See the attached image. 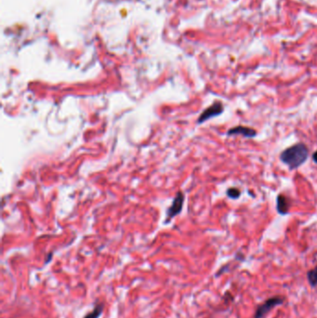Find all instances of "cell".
Listing matches in <instances>:
<instances>
[{
  "instance_id": "cell-8",
  "label": "cell",
  "mask_w": 317,
  "mask_h": 318,
  "mask_svg": "<svg viewBox=\"0 0 317 318\" xmlns=\"http://www.w3.org/2000/svg\"><path fill=\"white\" fill-rule=\"evenodd\" d=\"M307 280L312 288L317 287V265L307 272Z\"/></svg>"
},
{
  "instance_id": "cell-11",
  "label": "cell",
  "mask_w": 317,
  "mask_h": 318,
  "mask_svg": "<svg viewBox=\"0 0 317 318\" xmlns=\"http://www.w3.org/2000/svg\"><path fill=\"white\" fill-rule=\"evenodd\" d=\"M51 259H52V253H50V254H49V256H48V258H47V261H46V262H45V263H46V264H48V263H49V262L51 261Z\"/></svg>"
},
{
  "instance_id": "cell-3",
  "label": "cell",
  "mask_w": 317,
  "mask_h": 318,
  "mask_svg": "<svg viewBox=\"0 0 317 318\" xmlns=\"http://www.w3.org/2000/svg\"><path fill=\"white\" fill-rule=\"evenodd\" d=\"M223 111H224V106H223V102L217 100L201 113L200 117H198L197 122L198 124L206 122V120H208L210 118L221 116Z\"/></svg>"
},
{
  "instance_id": "cell-9",
  "label": "cell",
  "mask_w": 317,
  "mask_h": 318,
  "mask_svg": "<svg viewBox=\"0 0 317 318\" xmlns=\"http://www.w3.org/2000/svg\"><path fill=\"white\" fill-rule=\"evenodd\" d=\"M226 194L228 195V197L232 199H238L241 195V191L238 188L235 187H231L227 190Z\"/></svg>"
},
{
  "instance_id": "cell-10",
  "label": "cell",
  "mask_w": 317,
  "mask_h": 318,
  "mask_svg": "<svg viewBox=\"0 0 317 318\" xmlns=\"http://www.w3.org/2000/svg\"><path fill=\"white\" fill-rule=\"evenodd\" d=\"M312 160L314 163H316L317 164V151H315L314 153H313V155H312Z\"/></svg>"
},
{
  "instance_id": "cell-1",
  "label": "cell",
  "mask_w": 317,
  "mask_h": 318,
  "mask_svg": "<svg viewBox=\"0 0 317 318\" xmlns=\"http://www.w3.org/2000/svg\"><path fill=\"white\" fill-rule=\"evenodd\" d=\"M308 156V147L304 144L299 143L285 149L280 155V160L289 166L290 169H296L307 161Z\"/></svg>"
},
{
  "instance_id": "cell-5",
  "label": "cell",
  "mask_w": 317,
  "mask_h": 318,
  "mask_svg": "<svg viewBox=\"0 0 317 318\" xmlns=\"http://www.w3.org/2000/svg\"><path fill=\"white\" fill-rule=\"evenodd\" d=\"M227 135H242L245 138H254L257 135V131L254 128H249L245 126H237L234 128H230L227 131Z\"/></svg>"
},
{
  "instance_id": "cell-6",
  "label": "cell",
  "mask_w": 317,
  "mask_h": 318,
  "mask_svg": "<svg viewBox=\"0 0 317 318\" xmlns=\"http://www.w3.org/2000/svg\"><path fill=\"white\" fill-rule=\"evenodd\" d=\"M290 202L284 195H277L276 198V210L281 215H286L290 211Z\"/></svg>"
},
{
  "instance_id": "cell-7",
  "label": "cell",
  "mask_w": 317,
  "mask_h": 318,
  "mask_svg": "<svg viewBox=\"0 0 317 318\" xmlns=\"http://www.w3.org/2000/svg\"><path fill=\"white\" fill-rule=\"evenodd\" d=\"M103 304L98 303L95 305L92 311H90L89 313H87L83 318H100L103 312Z\"/></svg>"
},
{
  "instance_id": "cell-2",
  "label": "cell",
  "mask_w": 317,
  "mask_h": 318,
  "mask_svg": "<svg viewBox=\"0 0 317 318\" xmlns=\"http://www.w3.org/2000/svg\"><path fill=\"white\" fill-rule=\"evenodd\" d=\"M285 297L283 296H273L267 299L262 304L257 307L256 311L254 313V318H264L269 312L273 311L275 307L284 304Z\"/></svg>"
},
{
  "instance_id": "cell-4",
  "label": "cell",
  "mask_w": 317,
  "mask_h": 318,
  "mask_svg": "<svg viewBox=\"0 0 317 318\" xmlns=\"http://www.w3.org/2000/svg\"><path fill=\"white\" fill-rule=\"evenodd\" d=\"M184 195L182 192H179L175 199L173 201L172 206H170V208L167 211V219L170 220L174 216L178 215L179 213L182 210L183 206H184Z\"/></svg>"
}]
</instances>
